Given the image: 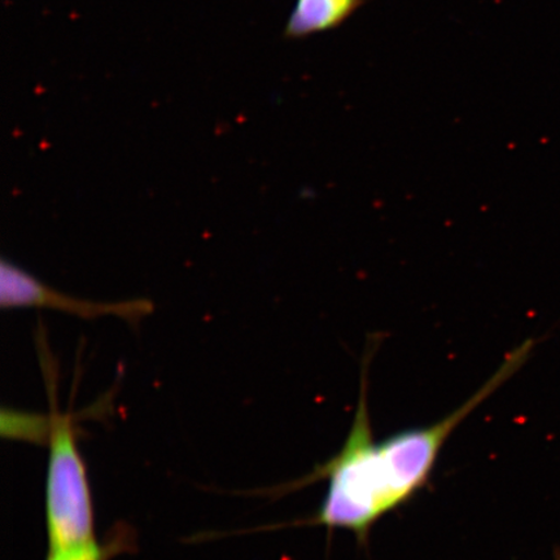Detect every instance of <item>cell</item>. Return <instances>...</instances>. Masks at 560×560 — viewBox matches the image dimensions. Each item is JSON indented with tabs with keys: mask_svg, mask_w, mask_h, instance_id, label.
<instances>
[{
	"mask_svg": "<svg viewBox=\"0 0 560 560\" xmlns=\"http://www.w3.org/2000/svg\"><path fill=\"white\" fill-rule=\"evenodd\" d=\"M47 446L45 508L48 551L90 548L97 542L93 500L70 416L52 412V430Z\"/></svg>",
	"mask_w": 560,
	"mask_h": 560,
	"instance_id": "cell-2",
	"label": "cell"
},
{
	"mask_svg": "<svg viewBox=\"0 0 560 560\" xmlns=\"http://www.w3.org/2000/svg\"><path fill=\"white\" fill-rule=\"evenodd\" d=\"M555 560H560V549L555 551Z\"/></svg>",
	"mask_w": 560,
	"mask_h": 560,
	"instance_id": "cell-7",
	"label": "cell"
},
{
	"mask_svg": "<svg viewBox=\"0 0 560 560\" xmlns=\"http://www.w3.org/2000/svg\"><path fill=\"white\" fill-rule=\"evenodd\" d=\"M128 542L129 537L126 536L124 529L122 534L116 532L115 536L109 538V541L105 544L96 542L86 549L62 552L48 551L47 560H110L120 555L126 549Z\"/></svg>",
	"mask_w": 560,
	"mask_h": 560,
	"instance_id": "cell-6",
	"label": "cell"
},
{
	"mask_svg": "<svg viewBox=\"0 0 560 560\" xmlns=\"http://www.w3.org/2000/svg\"><path fill=\"white\" fill-rule=\"evenodd\" d=\"M527 339L510 350L499 370L468 400L440 422L396 433L376 443L369 412V368L374 349L363 357L359 404L340 452L311 475L293 482L301 488L328 482L324 502L310 521L299 524L345 529L365 542L376 522L415 497L429 481L447 439L475 409L509 382L536 347Z\"/></svg>",
	"mask_w": 560,
	"mask_h": 560,
	"instance_id": "cell-1",
	"label": "cell"
},
{
	"mask_svg": "<svg viewBox=\"0 0 560 560\" xmlns=\"http://www.w3.org/2000/svg\"><path fill=\"white\" fill-rule=\"evenodd\" d=\"M0 305L3 310L15 307H42L74 315L83 319L117 317L137 325L155 311L149 299H130L103 303L69 296L52 289L20 266L3 258L0 265Z\"/></svg>",
	"mask_w": 560,
	"mask_h": 560,
	"instance_id": "cell-3",
	"label": "cell"
},
{
	"mask_svg": "<svg viewBox=\"0 0 560 560\" xmlns=\"http://www.w3.org/2000/svg\"><path fill=\"white\" fill-rule=\"evenodd\" d=\"M366 0H296L284 35L303 39L312 35L338 30Z\"/></svg>",
	"mask_w": 560,
	"mask_h": 560,
	"instance_id": "cell-4",
	"label": "cell"
},
{
	"mask_svg": "<svg viewBox=\"0 0 560 560\" xmlns=\"http://www.w3.org/2000/svg\"><path fill=\"white\" fill-rule=\"evenodd\" d=\"M0 429L5 439L47 445L51 436L52 415L46 417L33 415V412L3 409Z\"/></svg>",
	"mask_w": 560,
	"mask_h": 560,
	"instance_id": "cell-5",
	"label": "cell"
}]
</instances>
